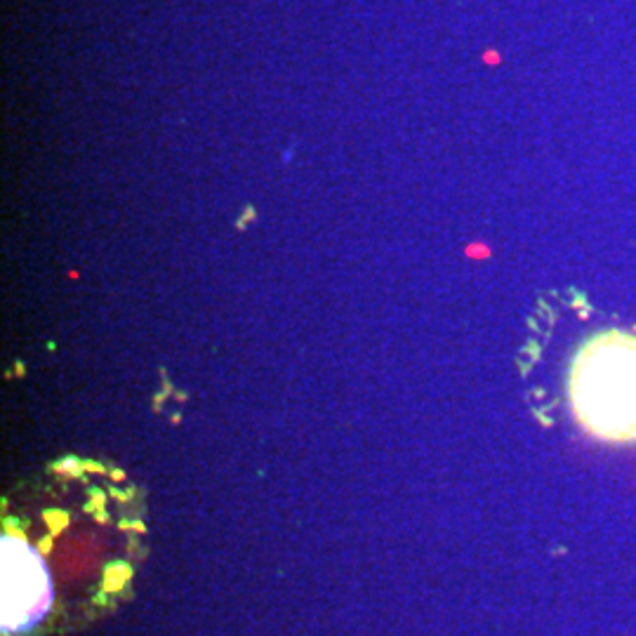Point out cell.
Masks as SVG:
<instances>
[{
    "instance_id": "6da1fadb",
    "label": "cell",
    "mask_w": 636,
    "mask_h": 636,
    "mask_svg": "<svg viewBox=\"0 0 636 636\" xmlns=\"http://www.w3.org/2000/svg\"><path fill=\"white\" fill-rule=\"evenodd\" d=\"M146 507L130 485L66 466L3 504V636L90 625L127 597L144 559Z\"/></svg>"
},
{
    "instance_id": "7a4b0ae2",
    "label": "cell",
    "mask_w": 636,
    "mask_h": 636,
    "mask_svg": "<svg viewBox=\"0 0 636 636\" xmlns=\"http://www.w3.org/2000/svg\"><path fill=\"white\" fill-rule=\"evenodd\" d=\"M568 403L578 424L606 443H636V335L601 330L568 368Z\"/></svg>"
}]
</instances>
